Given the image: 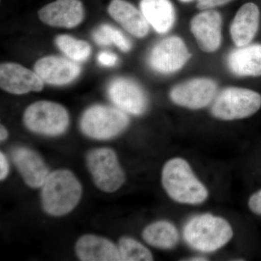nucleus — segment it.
I'll return each instance as SVG.
<instances>
[{
    "instance_id": "28",
    "label": "nucleus",
    "mask_w": 261,
    "mask_h": 261,
    "mask_svg": "<svg viewBox=\"0 0 261 261\" xmlns=\"http://www.w3.org/2000/svg\"><path fill=\"white\" fill-rule=\"evenodd\" d=\"M10 166L6 156L3 152H0V179L1 181L8 177Z\"/></svg>"
},
{
    "instance_id": "26",
    "label": "nucleus",
    "mask_w": 261,
    "mask_h": 261,
    "mask_svg": "<svg viewBox=\"0 0 261 261\" xmlns=\"http://www.w3.org/2000/svg\"><path fill=\"white\" fill-rule=\"evenodd\" d=\"M248 207L253 214L261 216V190L250 196L248 200Z\"/></svg>"
},
{
    "instance_id": "2",
    "label": "nucleus",
    "mask_w": 261,
    "mask_h": 261,
    "mask_svg": "<svg viewBox=\"0 0 261 261\" xmlns=\"http://www.w3.org/2000/svg\"><path fill=\"white\" fill-rule=\"evenodd\" d=\"M82 196V186L75 175L68 170H56L42 185L43 209L50 216H65L76 207Z\"/></svg>"
},
{
    "instance_id": "3",
    "label": "nucleus",
    "mask_w": 261,
    "mask_h": 261,
    "mask_svg": "<svg viewBox=\"0 0 261 261\" xmlns=\"http://www.w3.org/2000/svg\"><path fill=\"white\" fill-rule=\"evenodd\" d=\"M233 234L231 225L223 218L206 214L190 219L184 228V238L192 248L212 252L225 246Z\"/></svg>"
},
{
    "instance_id": "12",
    "label": "nucleus",
    "mask_w": 261,
    "mask_h": 261,
    "mask_svg": "<svg viewBox=\"0 0 261 261\" xmlns=\"http://www.w3.org/2000/svg\"><path fill=\"white\" fill-rule=\"evenodd\" d=\"M108 97L125 113L140 116L145 112L147 99L140 86L128 79H116L108 87Z\"/></svg>"
},
{
    "instance_id": "22",
    "label": "nucleus",
    "mask_w": 261,
    "mask_h": 261,
    "mask_svg": "<svg viewBox=\"0 0 261 261\" xmlns=\"http://www.w3.org/2000/svg\"><path fill=\"white\" fill-rule=\"evenodd\" d=\"M55 41L59 49L75 62L87 61L92 53V47L88 42L66 34L58 36Z\"/></svg>"
},
{
    "instance_id": "9",
    "label": "nucleus",
    "mask_w": 261,
    "mask_h": 261,
    "mask_svg": "<svg viewBox=\"0 0 261 261\" xmlns=\"http://www.w3.org/2000/svg\"><path fill=\"white\" fill-rule=\"evenodd\" d=\"M190 54L185 42L178 37L165 38L152 48L149 64L160 73H171L181 69Z\"/></svg>"
},
{
    "instance_id": "24",
    "label": "nucleus",
    "mask_w": 261,
    "mask_h": 261,
    "mask_svg": "<svg viewBox=\"0 0 261 261\" xmlns=\"http://www.w3.org/2000/svg\"><path fill=\"white\" fill-rule=\"evenodd\" d=\"M121 260L150 261L153 256L148 249L140 242L129 237H123L118 243Z\"/></svg>"
},
{
    "instance_id": "7",
    "label": "nucleus",
    "mask_w": 261,
    "mask_h": 261,
    "mask_svg": "<svg viewBox=\"0 0 261 261\" xmlns=\"http://www.w3.org/2000/svg\"><path fill=\"white\" fill-rule=\"evenodd\" d=\"M87 163L94 184L102 192L113 193L126 181L125 173L112 149H92L87 154Z\"/></svg>"
},
{
    "instance_id": "8",
    "label": "nucleus",
    "mask_w": 261,
    "mask_h": 261,
    "mask_svg": "<svg viewBox=\"0 0 261 261\" xmlns=\"http://www.w3.org/2000/svg\"><path fill=\"white\" fill-rule=\"evenodd\" d=\"M216 94L217 84L214 80L197 78L175 86L170 92V97L177 106L198 110L210 105Z\"/></svg>"
},
{
    "instance_id": "17",
    "label": "nucleus",
    "mask_w": 261,
    "mask_h": 261,
    "mask_svg": "<svg viewBox=\"0 0 261 261\" xmlns=\"http://www.w3.org/2000/svg\"><path fill=\"white\" fill-rule=\"evenodd\" d=\"M260 24V10L256 5L246 3L238 10L230 28L233 43L238 47L252 42L256 35Z\"/></svg>"
},
{
    "instance_id": "19",
    "label": "nucleus",
    "mask_w": 261,
    "mask_h": 261,
    "mask_svg": "<svg viewBox=\"0 0 261 261\" xmlns=\"http://www.w3.org/2000/svg\"><path fill=\"white\" fill-rule=\"evenodd\" d=\"M228 68L238 76L261 75V44H247L229 53Z\"/></svg>"
},
{
    "instance_id": "5",
    "label": "nucleus",
    "mask_w": 261,
    "mask_h": 261,
    "mask_svg": "<svg viewBox=\"0 0 261 261\" xmlns=\"http://www.w3.org/2000/svg\"><path fill=\"white\" fill-rule=\"evenodd\" d=\"M129 123L126 113L118 108L94 106L88 108L81 118L83 133L94 140L113 138L126 129Z\"/></svg>"
},
{
    "instance_id": "1",
    "label": "nucleus",
    "mask_w": 261,
    "mask_h": 261,
    "mask_svg": "<svg viewBox=\"0 0 261 261\" xmlns=\"http://www.w3.org/2000/svg\"><path fill=\"white\" fill-rule=\"evenodd\" d=\"M161 181L168 195L178 203L199 205L208 197L207 189L195 176L186 160L181 158L166 163Z\"/></svg>"
},
{
    "instance_id": "27",
    "label": "nucleus",
    "mask_w": 261,
    "mask_h": 261,
    "mask_svg": "<svg viewBox=\"0 0 261 261\" xmlns=\"http://www.w3.org/2000/svg\"><path fill=\"white\" fill-rule=\"evenodd\" d=\"M98 62L103 66H114L118 62V58L116 55L109 51H102L97 57Z\"/></svg>"
},
{
    "instance_id": "10",
    "label": "nucleus",
    "mask_w": 261,
    "mask_h": 261,
    "mask_svg": "<svg viewBox=\"0 0 261 261\" xmlns=\"http://www.w3.org/2000/svg\"><path fill=\"white\" fill-rule=\"evenodd\" d=\"M0 87L10 94H24L40 92L44 82L35 71L15 63H4L0 65Z\"/></svg>"
},
{
    "instance_id": "13",
    "label": "nucleus",
    "mask_w": 261,
    "mask_h": 261,
    "mask_svg": "<svg viewBox=\"0 0 261 261\" xmlns=\"http://www.w3.org/2000/svg\"><path fill=\"white\" fill-rule=\"evenodd\" d=\"M84 8L80 0H56L38 12L41 21L49 27L72 29L84 18Z\"/></svg>"
},
{
    "instance_id": "16",
    "label": "nucleus",
    "mask_w": 261,
    "mask_h": 261,
    "mask_svg": "<svg viewBox=\"0 0 261 261\" xmlns=\"http://www.w3.org/2000/svg\"><path fill=\"white\" fill-rule=\"evenodd\" d=\"M75 252L83 261H121L118 247L108 239L94 234L81 237L75 244Z\"/></svg>"
},
{
    "instance_id": "29",
    "label": "nucleus",
    "mask_w": 261,
    "mask_h": 261,
    "mask_svg": "<svg viewBox=\"0 0 261 261\" xmlns=\"http://www.w3.org/2000/svg\"><path fill=\"white\" fill-rule=\"evenodd\" d=\"M8 137V132L7 128L3 125L0 126V140L1 142H4Z\"/></svg>"
},
{
    "instance_id": "21",
    "label": "nucleus",
    "mask_w": 261,
    "mask_h": 261,
    "mask_svg": "<svg viewBox=\"0 0 261 261\" xmlns=\"http://www.w3.org/2000/svg\"><path fill=\"white\" fill-rule=\"evenodd\" d=\"M142 238L151 246L161 249H171L179 240L176 226L167 221H159L148 225L142 231Z\"/></svg>"
},
{
    "instance_id": "15",
    "label": "nucleus",
    "mask_w": 261,
    "mask_h": 261,
    "mask_svg": "<svg viewBox=\"0 0 261 261\" xmlns=\"http://www.w3.org/2000/svg\"><path fill=\"white\" fill-rule=\"evenodd\" d=\"M12 159L24 182L31 188L42 187L49 176L47 165L37 152L27 147H16Z\"/></svg>"
},
{
    "instance_id": "31",
    "label": "nucleus",
    "mask_w": 261,
    "mask_h": 261,
    "mask_svg": "<svg viewBox=\"0 0 261 261\" xmlns=\"http://www.w3.org/2000/svg\"><path fill=\"white\" fill-rule=\"evenodd\" d=\"M179 1L182 2V3H189V2H192L193 0H179Z\"/></svg>"
},
{
    "instance_id": "14",
    "label": "nucleus",
    "mask_w": 261,
    "mask_h": 261,
    "mask_svg": "<svg viewBox=\"0 0 261 261\" xmlns=\"http://www.w3.org/2000/svg\"><path fill=\"white\" fill-rule=\"evenodd\" d=\"M82 68L75 61L58 56L40 58L34 65V71L43 82L50 85L63 86L73 82Z\"/></svg>"
},
{
    "instance_id": "25",
    "label": "nucleus",
    "mask_w": 261,
    "mask_h": 261,
    "mask_svg": "<svg viewBox=\"0 0 261 261\" xmlns=\"http://www.w3.org/2000/svg\"><path fill=\"white\" fill-rule=\"evenodd\" d=\"M233 0H197V7L199 10H211L217 7L228 4Z\"/></svg>"
},
{
    "instance_id": "6",
    "label": "nucleus",
    "mask_w": 261,
    "mask_h": 261,
    "mask_svg": "<svg viewBox=\"0 0 261 261\" xmlns=\"http://www.w3.org/2000/svg\"><path fill=\"white\" fill-rule=\"evenodd\" d=\"M69 121L67 110L61 105L51 101L33 103L27 108L23 115L24 124L29 130L49 137L64 133Z\"/></svg>"
},
{
    "instance_id": "20",
    "label": "nucleus",
    "mask_w": 261,
    "mask_h": 261,
    "mask_svg": "<svg viewBox=\"0 0 261 261\" xmlns=\"http://www.w3.org/2000/svg\"><path fill=\"white\" fill-rule=\"evenodd\" d=\"M140 10L149 25L160 34L172 29L176 20V11L170 0H141Z\"/></svg>"
},
{
    "instance_id": "18",
    "label": "nucleus",
    "mask_w": 261,
    "mask_h": 261,
    "mask_svg": "<svg viewBox=\"0 0 261 261\" xmlns=\"http://www.w3.org/2000/svg\"><path fill=\"white\" fill-rule=\"evenodd\" d=\"M108 11L117 23L134 37L143 38L148 34L149 24L145 17L126 0H112Z\"/></svg>"
},
{
    "instance_id": "11",
    "label": "nucleus",
    "mask_w": 261,
    "mask_h": 261,
    "mask_svg": "<svg viewBox=\"0 0 261 261\" xmlns=\"http://www.w3.org/2000/svg\"><path fill=\"white\" fill-rule=\"evenodd\" d=\"M222 18L213 9L202 10L190 22V29L201 50L214 53L221 43Z\"/></svg>"
},
{
    "instance_id": "30",
    "label": "nucleus",
    "mask_w": 261,
    "mask_h": 261,
    "mask_svg": "<svg viewBox=\"0 0 261 261\" xmlns=\"http://www.w3.org/2000/svg\"><path fill=\"white\" fill-rule=\"evenodd\" d=\"M187 260H190V261H204V260H207L206 257H190V258H189Z\"/></svg>"
},
{
    "instance_id": "4",
    "label": "nucleus",
    "mask_w": 261,
    "mask_h": 261,
    "mask_svg": "<svg viewBox=\"0 0 261 261\" xmlns=\"http://www.w3.org/2000/svg\"><path fill=\"white\" fill-rule=\"evenodd\" d=\"M261 108V94L251 89L228 87L216 98L211 108L215 118L233 121L248 118Z\"/></svg>"
},
{
    "instance_id": "23",
    "label": "nucleus",
    "mask_w": 261,
    "mask_h": 261,
    "mask_svg": "<svg viewBox=\"0 0 261 261\" xmlns=\"http://www.w3.org/2000/svg\"><path fill=\"white\" fill-rule=\"evenodd\" d=\"M94 42L99 45H110L114 44L122 51L127 53L132 49V43L121 31L108 24H103L98 27L92 34Z\"/></svg>"
}]
</instances>
